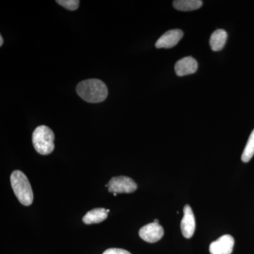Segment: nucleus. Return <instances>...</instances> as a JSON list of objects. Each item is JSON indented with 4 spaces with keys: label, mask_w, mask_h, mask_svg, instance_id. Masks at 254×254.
<instances>
[{
    "label": "nucleus",
    "mask_w": 254,
    "mask_h": 254,
    "mask_svg": "<svg viewBox=\"0 0 254 254\" xmlns=\"http://www.w3.org/2000/svg\"><path fill=\"white\" fill-rule=\"evenodd\" d=\"M76 92L82 99L91 103H101L108 95L106 85L96 78L80 82L76 86Z\"/></svg>",
    "instance_id": "1"
},
{
    "label": "nucleus",
    "mask_w": 254,
    "mask_h": 254,
    "mask_svg": "<svg viewBox=\"0 0 254 254\" xmlns=\"http://www.w3.org/2000/svg\"><path fill=\"white\" fill-rule=\"evenodd\" d=\"M11 187L20 203L29 206L33 203V193L27 177L19 170H15L10 177Z\"/></svg>",
    "instance_id": "2"
},
{
    "label": "nucleus",
    "mask_w": 254,
    "mask_h": 254,
    "mask_svg": "<svg viewBox=\"0 0 254 254\" xmlns=\"http://www.w3.org/2000/svg\"><path fill=\"white\" fill-rule=\"evenodd\" d=\"M33 146L39 154L49 155L54 150L55 134L49 127L39 126L33 131L32 136Z\"/></svg>",
    "instance_id": "3"
},
{
    "label": "nucleus",
    "mask_w": 254,
    "mask_h": 254,
    "mask_svg": "<svg viewBox=\"0 0 254 254\" xmlns=\"http://www.w3.org/2000/svg\"><path fill=\"white\" fill-rule=\"evenodd\" d=\"M108 188L111 193H133L137 190V185L130 177H115L108 182Z\"/></svg>",
    "instance_id": "4"
},
{
    "label": "nucleus",
    "mask_w": 254,
    "mask_h": 254,
    "mask_svg": "<svg viewBox=\"0 0 254 254\" xmlns=\"http://www.w3.org/2000/svg\"><path fill=\"white\" fill-rule=\"evenodd\" d=\"M164 230L159 223L151 222L141 227L139 230V236L142 240L148 243H155L163 238Z\"/></svg>",
    "instance_id": "5"
},
{
    "label": "nucleus",
    "mask_w": 254,
    "mask_h": 254,
    "mask_svg": "<svg viewBox=\"0 0 254 254\" xmlns=\"http://www.w3.org/2000/svg\"><path fill=\"white\" fill-rule=\"evenodd\" d=\"M235 245V240L230 235H223L212 242L209 247L211 254H231Z\"/></svg>",
    "instance_id": "6"
},
{
    "label": "nucleus",
    "mask_w": 254,
    "mask_h": 254,
    "mask_svg": "<svg viewBox=\"0 0 254 254\" xmlns=\"http://www.w3.org/2000/svg\"><path fill=\"white\" fill-rule=\"evenodd\" d=\"M183 36L184 33L182 30H170L159 38L155 43V47L158 49L160 48L169 49V48H173L178 44Z\"/></svg>",
    "instance_id": "7"
},
{
    "label": "nucleus",
    "mask_w": 254,
    "mask_h": 254,
    "mask_svg": "<svg viewBox=\"0 0 254 254\" xmlns=\"http://www.w3.org/2000/svg\"><path fill=\"white\" fill-rule=\"evenodd\" d=\"M195 230V220L193 210L190 205L184 207V217L181 221L182 235L187 239L193 236Z\"/></svg>",
    "instance_id": "8"
},
{
    "label": "nucleus",
    "mask_w": 254,
    "mask_h": 254,
    "mask_svg": "<svg viewBox=\"0 0 254 254\" xmlns=\"http://www.w3.org/2000/svg\"><path fill=\"white\" fill-rule=\"evenodd\" d=\"M198 63L192 57H186L179 60L175 66L177 76H184L196 72Z\"/></svg>",
    "instance_id": "9"
},
{
    "label": "nucleus",
    "mask_w": 254,
    "mask_h": 254,
    "mask_svg": "<svg viewBox=\"0 0 254 254\" xmlns=\"http://www.w3.org/2000/svg\"><path fill=\"white\" fill-rule=\"evenodd\" d=\"M108 212L107 209L98 208L90 210L83 216V222L86 225L100 223L104 221L108 217Z\"/></svg>",
    "instance_id": "10"
},
{
    "label": "nucleus",
    "mask_w": 254,
    "mask_h": 254,
    "mask_svg": "<svg viewBox=\"0 0 254 254\" xmlns=\"http://www.w3.org/2000/svg\"><path fill=\"white\" fill-rule=\"evenodd\" d=\"M227 39V32L222 29H218L213 32L210 36V46L212 50L215 52L223 49Z\"/></svg>",
    "instance_id": "11"
},
{
    "label": "nucleus",
    "mask_w": 254,
    "mask_h": 254,
    "mask_svg": "<svg viewBox=\"0 0 254 254\" xmlns=\"http://www.w3.org/2000/svg\"><path fill=\"white\" fill-rule=\"evenodd\" d=\"M203 5L200 0H176L173 1V6L177 10L182 11H194Z\"/></svg>",
    "instance_id": "12"
},
{
    "label": "nucleus",
    "mask_w": 254,
    "mask_h": 254,
    "mask_svg": "<svg viewBox=\"0 0 254 254\" xmlns=\"http://www.w3.org/2000/svg\"><path fill=\"white\" fill-rule=\"evenodd\" d=\"M254 155V129L251 133L250 138L246 145L242 155V160L244 163H248Z\"/></svg>",
    "instance_id": "13"
},
{
    "label": "nucleus",
    "mask_w": 254,
    "mask_h": 254,
    "mask_svg": "<svg viewBox=\"0 0 254 254\" xmlns=\"http://www.w3.org/2000/svg\"><path fill=\"white\" fill-rule=\"evenodd\" d=\"M56 2L63 6L65 9L75 11L78 9L80 1L78 0H58Z\"/></svg>",
    "instance_id": "14"
},
{
    "label": "nucleus",
    "mask_w": 254,
    "mask_h": 254,
    "mask_svg": "<svg viewBox=\"0 0 254 254\" xmlns=\"http://www.w3.org/2000/svg\"><path fill=\"white\" fill-rule=\"evenodd\" d=\"M103 254H131L128 251L123 250V249L111 248L108 249L103 252Z\"/></svg>",
    "instance_id": "15"
},
{
    "label": "nucleus",
    "mask_w": 254,
    "mask_h": 254,
    "mask_svg": "<svg viewBox=\"0 0 254 254\" xmlns=\"http://www.w3.org/2000/svg\"><path fill=\"white\" fill-rule=\"evenodd\" d=\"M3 43H4V40H3V37L0 36V46H2Z\"/></svg>",
    "instance_id": "16"
},
{
    "label": "nucleus",
    "mask_w": 254,
    "mask_h": 254,
    "mask_svg": "<svg viewBox=\"0 0 254 254\" xmlns=\"http://www.w3.org/2000/svg\"><path fill=\"white\" fill-rule=\"evenodd\" d=\"M154 222H155V223H159V220H157V219H155Z\"/></svg>",
    "instance_id": "17"
},
{
    "label": "nucleus",
    "mask_w": 254,
    "mask_h": 254,
    "mask_svg": "<svg viewBox=\"0 0 254 254\" xmlns=\"http://www.w3.org/2000/svg\"><path fill=\"white\" fill-rule=\"evenodd\" d=\"M114 195H115V196H117V195H118V193H114Z\"/></svg>",
    "instance_id": "18"
}]
</instances>
